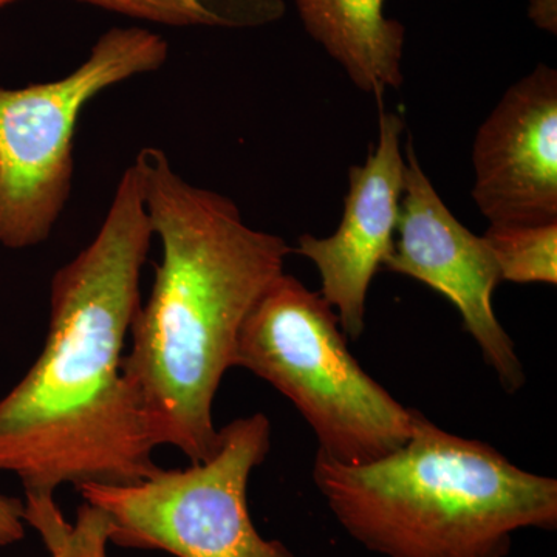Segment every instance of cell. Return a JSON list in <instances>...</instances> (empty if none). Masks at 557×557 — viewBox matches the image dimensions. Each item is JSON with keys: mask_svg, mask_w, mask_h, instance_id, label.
I'll list each match as a JSON object with an SVG mask.
<instances>
[{"mask_svg": "<svg viewBox=\"0 0 557 557\" xmlns=\"http://www.w3.org/2000/svg\"><path fill=\"white\" fill-rule=\"evenodd\" d=\"M152 237L131 164L97 236L51 278L39 358L0 399V472L21 480L25 523L49 549L70 530L54 502L58 487L129 485L160 468L123 372Z\"/></svg>", "mask_w": 557, "mask_h": 557, "instance_id": "cell-1", "label": "cell"}, {"mask_svg": "<svg viewBox=\"0 0 557 557\" xmlns=\"http://www.w3.org/2000/svg\"><path fill=\"white\" fill-rule=\"evenodd\" d=\"M134 166L161 258L123 372L153 446L200 463L219 448L212 408L242 325L293 248L247 225L228 197L186 182L163 150H139Z\"/></svg>", "mask_w": 557, "mask_h": 557, "instance_id": "cell-2", "label": "cell"}, {"mask_svg": "<svg viewBox=\"0 0 557 557\" xmlns=\"http://www.w3.org/2000/svg\"><path fill=\"white\" fill-rule=\"evenodd\" d=\"M313 480L344 530L386 557H505L516 531L557 525L555 479L418 410L401 448L364 465L318 453Z\"/></svg>", "mask_w": 557, "mask_h": 557, "instance_id": "cell-3", "label": "cell"}, {"mask_svg": "<svg viewBox=\"0 0 557 557\" xmlns=\"http://www.w3.org/2000/svg\"><path fill=\"white\" fill-rule=\"evenodd\" d=\"M346 339L327 300L282 273L242 325L236 368L265 380L296 406L318 437V453L364 465L408 442L417 410L376 383Z\"/></svg>", "mask_w": 557, "mask_h": 557, "instance_id": "cell-4", "label": "cell"}, {"mask_svg": "<svg viewBox=\"0 0 557 557\" xmlns=\"http://www.w3.org/2000/svg\"><path fill=\"white\" fill-rule=\"evenodd\" d=\"M170 46L141 27L100 36L64 78L0 89V245L44 244L67 207L81 113L102 91L166 64Z\"/></svg>", "mask_w": 557, "mask_h": 557, "instance_id": "cell-5", "label": "cell"}, {"mask_svg": "<svg viewBox=\"0 0 557 557\" xmlns=\"http://www.w3.org/2000/svg\"><path fill=\"white\" fill-rule=\"evenodd\" d=\"M219 431L218 450L200 463L159 468L129 485L76 487L104 512L109 542L177 557H295L281 542L260 536L249 518L248 480L269 456V418H237Z\"/></svg>", "mask_w": 557, "mask_h": 557, "instance_id": "cell-6", "label": "cell"}, {"mask_svg": "<svg viewBox=\"0 0 557 557\" xmlns=\"http://www.w3.org/2000/svg\"><path fill=\"white\" fill-rule=\"evenodd\" d=\"M395 236L383 267L417 278L448 298L500 386L516 394L527 376L515 343L494 313L493 293L502 281L496 259L483 236L472 234L446 207L424 174L410 138Z\"/></svg>", "mask_w": 557, "mask_h": 557, "instance_id": "cell-7", "label": "cell"}, {"mask_svg": "<svg viewBox=\"0 0 557 557\" xmlns=\"http://www.w3.org/2000/svg\"><path fill=\"white\" fill-rule=\"evenodd\" d=\"M472 199L491 225L557 222V72L509 87L475 137Z\"/></svg>", "mask_w": 557, "mask_h": 557, "instance_id": "cell-8", "label": "cell"}, {"mask_svg": "<svg viewBox=\"0 0 557 557\" xmlns=\"http://www.w3.org/2000/svg\"><path fill=\"white\" fill-rule=\"evenodd\" d=\"M405 121L381 112L380 135L362 166L350 168L348 193L339 228L318 239L302 234L293 251L306 256L321 274V296L336 310L346 338L366 329V304L372 278L394 249L399 205L405 193L403 157Z\"/></svg>", "mask_w": 557, "mask_h": 557, "instance_id": "cell-9", "label": "cell"}, {"mask_svg": "<svg viewBox=\"0 0 557 557\" xmlns=\"http://www.w3.org/2000/svg\"><path fill=\"white\" fill-rule=\"evenodd\" d=\"M307 33L355 86L383 97L403 84L405 27L384 16V0H295Z\"/></svg>", "mask_w": 557, "mask_h": 557, "instance_id": "cell-10", "label": "cell"}, {"mask_svg": "<svg viewBox=\"0 0 557 557\" xmlns=\"http://www.w3.org/2000/svg\"><path fill=\"white\" fill-rule=\"evenodd\" d=\"M132 20L171 27H258L281 20L282 0H79Z\"/></svg>", "mask_w": 557, "mask_h": 557, "instance_id": "cell-11", "label": "cell"}, {"mask_svg": "<svg viewBox=\"0 0 557 557\" xmlns=\"http://www.w3.org/2000/svg\"><path fill=\"white\" fill-rule=\"evenodd\" d=\"M483 239L493 251L502 281L557 284V222L490 225Z\"/></svg>", "mask_w": 557, "mask_h": 557, "instance_id": "cell-12", "label": "cell"}, {"mask_svg": "<svg viewBox=\"0 0 557 557\" xmlns=\"http://www.w3.org/2000/svg\"><path fill=\"white\" fill-rule=\"evenodd\" d=\"M108 518L101 509L84 502L75 525L70 528L67 539L58 549H62L65 557H104L108 555Z\"/></svg>", "mask_w": 557, "mask_h": 557, "instance_id": "cell-13", "label": "cell"}, {"mask_svg": "<svg viewBox=\"0 0 557 557\" xmlns=\"http://www.w3.org/2000/svg\"><path fill=\"white\" fill-rule=\"evenodd\" d=\"M24 534V502L0 494V547L16 544Z\"/></svg>", "mask_w": 557, "mask_h": 557, "instance_id": "cell-14", "label": "cell"}, {"mask_svg": "<svg viewBox=\"0 0 557 557\" xmlns=\"http://www.w3.org/2000/svg\"><path fill=\"white\" fill-rule=\"evenodd\" d=\"M528 17L541 30L557 33V0H530Z\"/></svg>", "mask_w": 557, "mask_h": 557, "instance_id": "cell-15", "label": "cell"}, {"mask_svg": "<svg viewBox=\"0 0 557 557\" xmlns=\"http://www.w3.org/2000/svg\"><path fill=\"white\" fill-rule=\"evenodd\" d=\"M51 557H65L62 549H57V552L51 553Z\"/></svg>", "mask_w": 557, "mask_h": 557, "instance_id": "cell-16", "label": "cell"}, {"mask_svg": "<svg viewBox=\"0 0 557 557\" xmlns=\"http://www.w3.org/2000/svg\"><path fill=\"white\" fill-rule=\"evenodd\" d=\"M11 2H16V0H0V7L9 5Z\"/></svg>", "mask_w": 557, "mask_h": 557, "instance_id": "cell-17", "label": "cell"}, {"mask_svg": "<svg viewBox=\"0 0 557 557\" xmlns=\"http://www.w3.org/2000/svg\"><path fill=\"white\" fill-rule=\"evenodd\" d=\"M104 557H108V555H106Z\"/></svg>", "mask_w": 557, "mask_h": 557, "instance_id": "cell-18", "label": "cell"}]
</instances>
